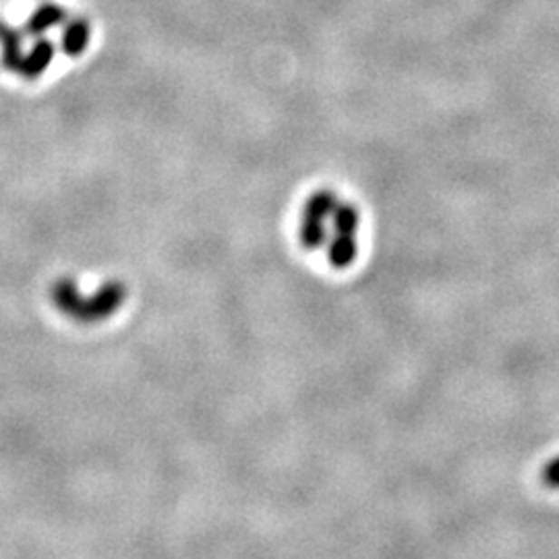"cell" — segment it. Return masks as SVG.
I'll use <instances>...</instances> for the list:
<instances>
[{
    "mask_svg": "<svg viewBox=\"0 0 559 559\" xmlns=\"http://www.w3.org/2000/svg\"><path fill=\"white\" fill-rule=\"evenodd\" d=\"M325 238H328V232H325V222L315 220V217L303 216L301 222V241L307 249H319L323 246Z\"/></svg>",
    "mask_w": 559,
    "mask_h": 559,
    "instance_id": "cell-9",
    "label": "cell"
},
{
    "mask_svg": "<svg viewBox=\"0 0 559 559\" xmlns=\"http://www.w3.org/2000/svg\"><path fill=\"white\" fill-rule=\"evenodd\" d=\"M64 19V11L56 5H42L40 9H35V13L27 21V32L38 35L42 32H46L48 27H53L56 24H61Z\"/></svg>",
    "mask_w": 559,
    "mask_h": 559,
    "instance_id": "cell-7",
    "label": "cell"
},
{
    "mask_svg": "<svg viewBox=\"0 0 559 559\" xmlns=\"http://www.w3.org/2000/svg\"><path fill=\"white\" fill-rule=\"evenodd\" d=\"M53 56H54L53 43H50L48 40L38 42V43H35V46L25 54L24 67H21L19 75H24V77H27V79H34V77L42 75V72L50 67V63H53Z\"/></svg>",
    "mask_w": 559,
    "mask_h": 559,
    "instance_id": "cell-3",
    "label": "cell"
},
{
    "mask_svg": "<svg viewBox=\"0 0 559 559\" xmlns=\"http://www.w3.org/2000/svg\"><path fill=\"white\" fill-rule=\"evenodd\" d=\"M0 43H3L5 67L14 72H21V67H24V61L27 54L21 50V34L14 32L13 27H6L0 24Z\"/></svg>",
    "mask_w": 559,
    "mask_h": 559,
    "instance_id": "cell-2",
    "label": "cell"
},
{
    "mask_svg": "<svg viewBox=\"0 0 559 559\" xmlns=\"http://www.w3.org/2000/svg\"><path fill=\"white\" fill-rule=\"evenodd\" d=\"M127 299V288L120 282H108L92 296H85L72 280H58L53 286V303L61 313L82 323H96L116 313Z\"/></svg>",
    "mask_w": 559,
    "mask_h": 559,
    "instance_id": "cell-1",
    "label": "cell"
},
{
    "mask_svg": "<svg viewBox=\"0 0 559 559\" xmlns=\"http://www.w3.org/2000/svg\"><path fill=\"white\" fill-rule=\"evenodd\" d=\"M338 198L333 191H315L313 195H311L309 201L304 203V209H303V216L307 217H315V220H328V217H332L333 209H336L338 206Z\"/></svg>",
    "mask_w": 559,
    "mask_h": 559,
    "instance_id": "cell-6",
    "label": "cell"
},
{
    "mask_svg": "<svg viewBox=\"0 0 559 559\" xmlns=\"http://www.w3.org/2000/svg\"><path fill=\"white\" fill-rule=\"evenodd\" d=\"M90 42V25L83 19L71 21L63 32V50L69 56H79L87 48Z\"/></svg>",
    "mask_w": 559,
    "mask_h": 559,
    "instance_id": "cell-5",
    "label": "cell"
},
{
    "mask_svg": "<svg viewBox=\"0 0 559 559\" xmlns=\"http://www.w3.org/2000/svg\"><path fill=\"white\" fill-rule=\"evenodd\" d=\"M332 220H333V230L340 232V235H357L361 214L357 207L351 206V203H338L332 214Z\"/></svg>",
    "mask_w": 559,
    "mask_h": 559,
    "instance_id": "cell-8",
    "label": "cell"
},
{
    "mask_svg": "<svg viewBox=\"0 0 559 559\" xmlns=\"http://www.w3.org/2000/svg\"><path fill=\"white\" fill-rule=\"evenodd\" d=\"M545 481L551 487H559V460H554L545 468Z\"/></svg>",
    "mask_w": 559,
    "mask_h": 559,
    "instance_id": "cell-10",
    "label": "cell"
},
{
    "mask_svg": "<svg viewBox=\"0 0 559 559\" xmlns=\"http://www.w3.org/2000/svg\"><path fill=\"white\" fill-rule=\"evenodd\" d=\"M357 253H359V245L357 241H354V235H340V232H336V236H333L328 245L330 264L333 267H340V270L352 265Z\"/></svg>",
    "mask_w": 559,
    "mask_h": 559,
    "instance_id": "cell-4",
    "label": "cell"
}]
</instances>
